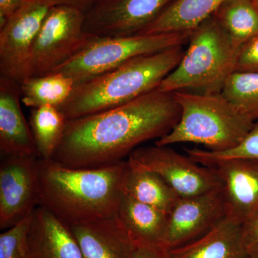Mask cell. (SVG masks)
I'll return each instance as SVG.
<instances>
[{"label": "cell", "mask_w": 258, "mask_h": 258, "mask_svg": "<svg viewBox=\"0 0 258 258\" xmlns=\"http://www.w3.org/2000/svg\"><path fill=\"white\" fill-rule=\"evenodd\" d=\"M174 95L181 108L180 119L155 145L193 143L205 146L208 150H227L240 143L255 123L222 93L181 91Z\"/></svg>", "instance_id": "cell-4"}, {"label": "cell", "mask_w": 258, "mask_h": 258, "mask_svg": "<svg viewBox=\"0 0 258 258\" xmlns=\"http://www.w3.org/2000/svg\"><path fill=\"white\" fill-rule=\"evenodd\" d=\"M188 45L179 64L157 89L169 93H222L226 81L235 72L239 48L214 15L191 30Z\"/></svg>", "instance_id": "cell-5"}, {"label": "cell", "mask_w": 258, "mask_h": 258, "mask_svg": "<svg viewBox=\"0 0 258 258\" xmlns=\"http://www.w3.org/2000/svg\"><path fill=\"white\" fill-rule=\"evenodd\" d=\"M255 5H256V7H257V9H258V3H256Z\"/></svg>", "instance_id": "cell-33"}, {"label": "cell", "mask_w": 258, "mask_h": 258, "mask_svg": "<svg viewBox=\"0 0 258 258\" xmlns=\"http://www.w3.org/2000/svg\"><path fill=\"white\" fill-rule=\"evenodd\" d=\"M122 192L169 215L180 198L154 171L128 159L121 184Z\"/></svg>", "instance_id": "cell-19"}, {"label": "cell", "mask_w": 258, "mask_h": 258, "mask_svg": "<svg viewBox=\"0 0 258 258\" xmlns=\"http://www.w3.org/2000/svg\"><path fill=\"white\" fill-rule=\"evenodd\" d=\"M75 86L74 79L57 73L32 76L20 85L22 103L32 108L44 106L58 108L69 99Z\"/></svg>", "instance_id": "cell-21"}, {"label": "cell", "mask_w": 258, "mask_h": 258, "mask_svg": "<svg viewBox=\"0 0 258 258\" xmlns=\"http://www.w3.org/2000/svg\"><path fill=\"white\" fill-rule=\"evenodd\" d=\"M69 226L83 258H132L134 242L116 216Z\"/></svg>", "instance_id": "cell-16"}, {"label": "cell", "mask_w": 258, "mask_h": 258, "mask_svg": "<svg viewBox=\"0 0 258 258\" xmlns=\"http://www.w3.org/2000/svg\"><path fill=\"white\" fill-rule=\"evenodd\" d=\"M222 94L244 115L258 120V72H234Z\"/></svg>", "instance_id": "cell-24"}, {"label": "cell", "mask_w": 258, "mask_h": 258, "mask_svg": "<svg viewBox=\"0 0 258 258\" xmlns=\"http://www.w3.org/2000/svg\"><path fill=\"white\" fill-rule=\"evenodd\" d=\"M20 85L0 77V152L7 156L38 157L30 123L21 108Z\"/></svg>", "instance_id": "cell-14"}, {"label": "cell", "mask_w": 258, "mask_h": 258, "mask_svg": "<svg viewBox=\"0 0 258 258\" xmlns=\"http://www.w3.org/2000/svg\"><path fill=\"white\" fill-rule=\"evenodd\" d=\"M52 7L41 0H25L0 28V74L21 85L32 77V46Z\"/></svg>", "instance_id": "cell-9"}, {"label": "cell", "mask_w": 258, "mask_h": 258, "mask_svg": "<svg viewBox=\"0 0 258 258\" xmlns=\"http://www.w3.org/2000/svg\"><path fill=\"white\" fill-rule=\"evenodd\" d=\"M252 2L254 3V4H256V3H258V0H252Z\"/></svg>", "instance_id": "cell-32"}, {"label": "cell", "mask_w": 258, "mask_h": 258, "mask_svg": "<svg viewBox=\"0 0 258 258\" xmlns=\"http://www.w3.org/2000/svg\"><path fill=\"white\" fill-rule=\"evenodd\" d=\"M174 0H98L86 14L85 31L97 37L140 33Z\"/></svg>", "instance_id": "cell-11"}, {"label": "cell", "mask_w": 258, "mask_h": 258, "mask_svg": "<svg viewBox=\"0 0 258 258\" xmlns=\"http://www.w3.org/2000/svg\"><path fill=\"white\" fill-rule=\"evenodd\" d=\"M169 258H244L241 224L225 217L196 240L168 250Z\"/></svg>", "instance_id": "cell-17"}, {"label": "cell", "mask_w": 258, "mask_h": 258, "mask_svg": "<svg viewBox=\"0 0 258 258\" xmlns=\"http://www.w3.org/2000/svg\"><path fill=\"white\" fill-rule=\"evenodd\" d=\"M212 168L221 181L226 217L242 224L258 209V161H223Z\"/></svg>", "instance_id": "cell-13"}, {"label": "cell", "mask_w": 258, "mask_h": 258, "mask_svg": "<svg viewBox=\"0 0 258 258\" xmlns=\"http://www.w3.org/2000/svg\"><path fill=\"white\" fill-rule=\"evenodd\" d=\"M24 2L25 0H0V28L20 9Z\"/></svg>", "instance_id": "cell-31"}, {"label": "cell", "mask_w": 258, "mask_h": 258, "mask_svg": "<svg viewBox=\"0 0 258 258\" xmlns=\"http://www.w3.org/2000/svg\"><path fill=\"white\" fill-rule=\"evenodd\" d=\"M38 163L37 206L68 225L115 216L125 161L93 169L69 167L53 159L38 158Z\"/></svg>", "instance_id": "cell-2"}, {"label": "cell", "mask_w": 258, "mask_h": 258, "mask_svg": "<svg viewBox=\"0 0 258 258\" xmlns=\"http://www.w3.org/2000/svg\"><path fill=\"white\" fill-rule=\"evenodd\" d=\"M235 72H258V35L244 42L239 48Z\"/></svg>", "instance_id": "cell-27"}, {"label": "cell", "mask_w": 258, "mask_h": 258, "mask_svg": "<svg viewBox=\"0 0 258 258\" xmlns=\"http://www.w3.org/2000/svg\"><path fill=\"white\" fill-rule=\"evenodd\" d=\"M33 211L0 235V258H29L28 237Z\"/></svg>", "instance_id": "cell-26"}, {"label": "cell", "mask_w": 258, "mask_h": 258, "mask_svg": "<svg viewBox=\"0 0 258 258\" xmlns=\"http://www.w3.org/2000/svg\"><path fill=\"white\" fill-rule=\"evenodd\" d=\"M50 7L64 6L71 7L81 10L85 14L88 13L98 0H41Z\"/></svg>", "instance_id": "cell-30"}, {"label": "cell", "mask_w": 258, "mask_h": 258, "mask_svg": "<svg viewBox=\"0 0 258 258\" xmlns=\"http://www.w3.org/2000/svg\"><path fill=\"white\" fill-rule=\"evenodd\" d=\"M67 118L56 107L32 108L30 128L39 159H52L63 138Z\"/></svg>", "instance_id": "cell-23"}, {"label": "cell", "mask_w": 258, "mask_h": 258, "mask_svg": "<svg viewBox=\"0 0 258 258\" xmlns=\"http://www.w3.org/2000/svg\"><path fill=\"white\" fill-rule=\"evenodd\" d=\"M180 116L174 93L157 88L125 104L68 120L52 159L81 169L113 165L144 142L169 134Z\"/></svg>", "instance_id": "cell-1"}, {"label": "cell", "mask_w": 258, "mask_h": 258, "mask_svg": "<svg viewBox=\"0 0 258 258\" xmlns=\"http://www.w3.org/2000/svg\"><path fill=\"white\" fill-rule=\"evenodd\" d=\"M168 214L123 194L117 220L134 244H162Z\"/></svg>", "instance_id": "cell-18"}, {"label": "cell", "mask_w": 258, "mask_h": 258, "mask_svg": "<svg viewBox=\"0 0 258 258\" xmlns=\"http://www.w3.org/2000/svg\"><path fill=\"white\" fill-rule=\"evenodd\" d=\"M183 46L139 56L119 67L76 83L60 110L67 120L125 104L157 89L184 56Z\"/></svg>", "instance_id": "cell-3"}, {"label": "cell", "mask_w": 258, "mask_h": 258, "mask_svg": "<svg viewBox=\"0 0 258 258\" xmlns=\"http://www.w3.org/2000/svg\"><path fill=\"white\" fill-rule=\"evenodd\" d=\"M86 14L71 7L50 8L32 46L31 76L51 74L84 48L93 35L85 31Z\"/></svg>", "instance_id": "cell-7"}, {"label": "cell", "mask_w": 258, "mask_h": 258, "mask_svg": "<svg viewBox=\"0 0 258 258\" xmlns=\"http://www.w3.org/2000/svg\"><path fill=\"white\" fill-rule=\"evenodd\" d=\"M28 244L29 258H83L69 226L40 206L33 211Z\"/></svg>", "instance_id": "cell-15"}, {"label": "cell", "mask_w": 258, "mask_h": 258, "mask_svg": "<svg viewBox=\"0 0 258 258\" xmlns=\"http://www.w3.org/2000/svg\"><path fill=\"white\" fill-rule=\"evenodd\" d=\"M213 15L237 48L258 35V9L252 0H225Z\"/></svg>", "instance_id": "cell-22"}, {"label": "cell", "mask_w": 258, "mask_h": 258, "mask_svg": "<svg viewBox=\"0 0 258 258\" xmlns=\"http://www.w3.org/2000/svg\"><path fill=\"white\" fill-rule=\"evenodd\" d=\"M225 217L222 186L200 196L179 198L168 215L161 245L169 250L189 243L212 230Z\"/></svg>", "instance_id": "cell-12"}, {"label": "cell", "mask_w": 258, "mask_h": 258, "mask_svg": "<svg viewBox=\"0 0 258 258\" xmlns=\"http://www.w3.org/2000/svg\"><path fill=\"white\" fill-rule=\"evenodd\" d=\"M244 258H252V257H245Z\"/></svg>", "instance_id": "cell-34"}, {"label": "cell", "mask_w": 258, "mask_h": 258, "mask_svg": "<svg viewBox=\"0 0 258 258\" xmlns=\"http://www.w3.org/2000/svg\"><path fill=\"white\" fill-rule=\"evenodd\" d=\"M132 258H169V254L161 244H134Z\"/></svg>", "instance_id": "cell-29"}, {"label": "cell", "mask_w": 258, "mask_h": 258, "mask_svg": "<svg viewBox=\"0 0 258 258\" xmlns=\"http://www.w3.org/2000/svg\"><path fill=\"white\" fill-rule=\"evenodd\" d=\"M191 32L122 37L93 35L84 48L52 73L69 76L76 84L116 69L139 56L183 46L189 42Z\"/></svg>", "instance_id": "cell-6"}, {"label": "cell", "mask_w": 258, "mask_h": 258, "mask_svg": "<svg viewBox=\"0 0 258 258\" xmlns=\"http://www.w3.org/2000/svg\"><path fill=\"white\" fill-rule=\"evenodd\" d=\"M241 241L245 255L258 258V209L241 224Z\"/></svg>", "instance_id": "cell-28"}, {"label": "cell", "mask_w": 258, "mask_h": 258, "mask_svg": "<svg viewBox=\"0 0 258 258\" xmlns=\"http://www.w3.org/2000/svg\"><path fill=\"white\" fill-rule=\"evenodd\" d=\"M128 158L157 174L180 198L200 196L222 186L214 168L198 164L168 146L137 148Z\"/></svg>", "instance_id": "cell-8"}, {"label": "cell", "mask_w": 258, "mask_h": 258, "mask_svg": "<svg viewBox=\"0 0 258 258\" xmlns=\"http://www.w3.org/2000/svg\"><path fill=\"white\" fill-rule=\"evenodd\" d=\"M0 164V229L7 230L37 206L38 157L7 156Z\"/></svg>", "instance_id": "cell-10"}, {"label": "cell", "mask_w": 258, "mask_h": 258, "mask_svg": "<svg viewBox=\"0 0 258 258\" xmlns=\"http://www.w3.org/2000/svg\"><path fill=\"white\" fill-rule=\"evenodd\" d=\"M185 152L194 161L208 167L227 161H258V120L240 143L231 149L224 151L191 149Z\"/></svg>", "instance_id": "cell-25"}, {"label": "cell", "mask_w": 258, "mask_h": 258, "mask_svg": "<svg viewBox=\"0 0 258 258\" xmlns=\"http://www.w3.org/2000/svg\"><path fill=\"white\" fill-rule=\"evenodd\" d=\"M225 0H174L139 34L190 32L210 18Z\"/></svg>", "instance_id": "cell-20"}]
</instances>
